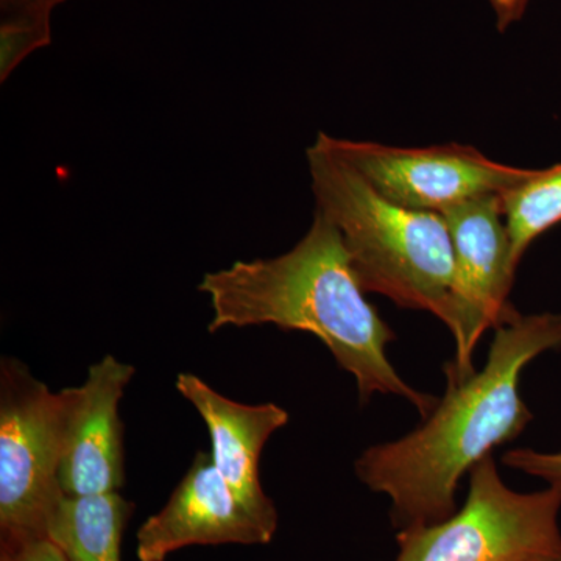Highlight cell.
I'll list each match as a JSON object with an SVG mask.
<instances>
[{
  "mask_svg": "<svg viewBox=\"0 0 561 561\" xmlns=\"http://www.w3.org/2000/svg\"><path fill=\"white\" fill-rule=\"evenodd\" d=\"M176 389L208 426L217 470L254 522L273 538L278 512L262 490L260 459L268 438L286 426L289 413L272 402L249 405L232 401L190 373L179 375Z\"/></svg>",
  "mask_w": 561,
  "mask_h": 561,
  "instance_id": "30bf717a",
  "label": "cell"
},
{
  "mask_svg": "<svg viewBox=\"0 0 561 561\" xmlns=\"http://www.w3.org/2000/svg\"><path fill=\"white\" fill-rule=\"evenodd\" d=\"M50 14L38 11L2 13L0 22V79L5 81L25 57L49 46Z\"/></svg>",
  "mask_w": 561,
  "mask_h": 561,
  "instance_id": "4fadbf2b",
  "label": "cell"
},
{
  "mask_svg": "<svg viewBox=\"0 0 561 561\" xmlns=\"http://www.w3.org/2000/svg\"><path fill=\"white\" fill-rule=\"evenodd\" d=\"M65 0H0L2 13L7 11H41L50 13L55 7L60 5Z\"/></svg>",
  "mask_w": 561,
  "mask_h": 561,
  "instance_id": "e0dca14e",
  "label": "cell"
},
{
  "mask_svg": "<svg viewBox=\"0 0 561 561\" xmlns=\"http://www.w3.org/2000/svg\"><path fill=\"white\" fill-rule=\"evenodd\" d=\"M561 490L519 493L494 456L470 471V490L449 518L398 530L394 561H548L561 556Z\"/></svg>",
  "mask_w": 561,
  "mask_h": 561,
  "instance_id": "5b68a950",
  "label": "cell"
},
{
  "mask_svg": "<svg viewBox=\"0 0 561 561\" xmlns=\"http://www.w3.org/2000/svg\"><path fill=\"white\" fill-rule=\"evenodd\" d=\"M133 376L131 365L108 354L91 365L83 386L70 387L72 401L60 467L65 496L117 493L124 486L119 404Z\"/></svg>",
  "mask_w": 561,
  "mask_h": 561,
  "instance_id": "ba28073f",
  "label": "cell"
},
{
  "mask_svg": "<svg viewBox=\"0 0 561 561\" xmlns=\"http://www.w3.org/2000/svg\"><path fill=\"white\" fill-rule=\"evenodd\" d=\"M500 198L513 264L519 267L531 243L561 224V162L527 169L526 175Z\"/></svg>",
  "mask_w": 561,
  "mask_h": 561,
  "instance_id": "7c38bea8",
  "label": "cell"
},
{
  "mask_svg": "<svg viewBox=\"0 0 561 561\" xmlns=\"http://www.w3.org/2000/svg\"><path fill=\"white\" fill-rule=\"evenodd\" d=\"M490 3L496 13L497 28L507 31L513 22L522 20L530 0H490Z\"/></svg>",
  "mask_w": 561,
  "mask_h": 561,
  "instance_id": "2e32d148",
  "label": "cell"
},
{
  "mask_svg": "<svg viewBox=\"0 0 561 561\" xmlns=\"http://www.w3.org/2000/svg\"><path fill=\"white\" fill-rule=\"evenodd\" d=\"M551 351H561V313H519L494 331L482 370L446 379L445 397L415 431L357 457V479L389 497L398 530L449 518L461 479L526 431L534 413L522 394L523 373Z\"/></svg>",
  "mask_w": 561,
  "mask_h": 561,
  "instance_id": "6da1fadb",
  "label": "cell"
},
{
  "mask_svg": "<svg viewBox=\"0 0 561 561\" xmlns=\"http://www.w3.org/2000/svg\"><path fill=\"white\" fill-rule=\"evenodd\" d=\"M317 210L341 232L365 294L440 317L451 291L454 251L445 217L379 194L319 133L306 151Z\"/></svg>",
  "mask_w": 561,
  "mask_h": 561,
  "instance_id": "3957f363",
  "label": "cell"
},
{
  "mask_svg": "<svg viewBox=\"0 0 561 561\" xmlns=\"http://www.w3.org/2000/svg\"><path fill=\"white\" fill-rule=\"evenodd\" d=\"M548 561H561V556L557 557V559L548 560Z\"/></svg>",
  "mask_w": 561,
  "mask_h": 561,
  "instance_id": "ac0fdd59",
  "label": "cell"
},
{
  "mask_svg": "<svg viewBox=\"0 0 561 561\" xmlns=\"http://www.w3.org/2000/svg\"><path fill=\"white\" fill-rule=\"evenodd\" d=\"M502 463L531 478L541 479L548 486L561 490V449L542 453L537 449H511L502 454Z\"/></svg>",
  "mask_w": 561,
  "mask_h": 561,
  "instance_id": "5bb4252c",
  "label": "cell"
},
{
  "mask_svg": "<svg viewBox=\"0 0 561 561\" xmlns=\"http://www.w3.org/2000/svg\"><path fill=\"white\" fill-rule=\"evenodd\" d=\"M133 504L117 493L62 497L47 538L68 561H121L122 535Z\"/></svg>",
  "mask_w": 561,
  "mask_h": 561,
  "instance_id": "8fae6325",
  "label": "cell"
},
{
  "mask_svg": "<svg viewBox=\"0 0 561 561\" xmlns=\"http://www.w3.org/2000/svg\"><path fill=\"white\" fill-rule=\"evenodd\" d=\"M72 393L38 381L22 362L0 365L2 548L47 538L65 497L60 467Z\"/></svg>",
  "mask_w": 561,
  "mask_h": 561,
  "instance_id": "277c9868",
  "label": "cell"
},
{
  "mask_svg": "<svg viewBox=\"0 0 561 561\" xmlns=\"http://www.w3.org/2000/svg\"><path fill=\"white\" fill-rule=\"evenodd\" d=\"M451 232V291L438 320L451 332L456 356L446 379L461 381L474 368V351L486 331L519 316L511 302L516 278L500 195L461 203L442 214Z\"/></svg>",
  "mask_w": 561,
  "mask_h": 561,
  "instance_id": "8992f818",
  "label": "cell"
},
{
  "mask_svg": "<svg viewBox=\"0 0 561 561\" xmlns=\"http://www.w3.org/2000/svg\"><path fill=\"white\" fill-rule=\"evenodd\" d=\"M271 541L217 470L210 453L198 451L164 508L140 526L138 559L164 561L187 546Z\"/></svg>",
  "mask_w": 561,
  "mask_h": 561,
  "instance_id": "9c48e42d",
  "label": "cell"
},
{
  "mask_svg": "<svg viewBox=\"0 0 561 561\" xmlns=\"http://www.w3.org/2000/svg\"><path fill=\"white\" fill-rule=\"evenodd\" d=\"M198 290L213 306L209 332L262 324L309 332L353 376L364 404L391 394L411 402L421 419L437 404L438 398L413 389L391 364L387 346L397 334L365 298L341 232L320 210L287 253L206 273Z\"/></svg>",
  "mask_w": 561,
  "mask_h": 561,
  "instance_id": "7a4b0ae2",
  "label": "cell"
},
{
  "mask_svg": "<svg viewBox=\"0 0 561 561\" xmlns=\"http://www.w3.org/2000/svg\"><path fill=\"white\" fill-rule=\"evenodd\" d=\"M2 561H68V559L49 538H39L13 548H2Z\"/></svg>",
  "mask_w": 561,
  "mask_h": 561,
  "instance_id": "9a60e30c",
  "label": "cell"
},
{
  "mask_svg": "<svg viewBox=\"0 0 561 561\" xmlns=\"http://www.w3.org/2000/svg\"><path fill=\"white\" fill-rule=\"evenodd\" d=\"M320 135L383 197L424 213L443 214L461 203L502 195L527 173L463 144L405 149Z\"/></svg>",
  "mask_w": 561,
  "mask_h": 561,
  "instance_id": "52a82bcc",
  "label": "cell"
}]
</instances>
